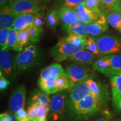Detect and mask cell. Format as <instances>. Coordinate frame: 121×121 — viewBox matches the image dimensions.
<instances>
[{
    "label": "cell",
    "instance_id": "cell-32",
    "mask_svg": "<svg viewBox=\"0 0 121 121\" xmlns=\"http://www.w3.org/2000/svg\"><path fill=\"white\" fill-rule=\"evenodd\" d=\"M18 34H19V31L15 29L14 28H10V31H9V43L7 51L11 49H13L16 42H17Z\"/></svg>",
    "mask_w": 121,
    "mask_h": 121
},
{
    "label": "cell",
    "instance_id": "cell-17",
    "mask_svg": "<svg viewBox=\"0 0 121 121\" xmlns=\"http://www.w3.org/2000/svg\"><path fill=\"white\" fill-rule=\"evenodd\" d=\"M50 99L49 94L42 90H34L30 94L29 99L28 100L29 106L31 104H37L49 107Z\"/></svg>",
    "mask_w": 121,
    "mask_h": 121
},
{
    "label": "cell",
    "instance_id": "cell-1",
    "mask_svg": "<svg viewBox=\"0 0 121 121\" xmlns=\"http://www.w3.org/2000/svg\"><path fill=\"white\" fill-rule=\"evenodd\" d=\"M107 99L98 97L90 93L69 111V115L76 121H84L100 112Z\"/></svg>",
    "mask_w": 121,
    "mask_h": 121
},
{
    "label": "cell",
    "instance_id": "cell-34",
    "mask_svg": "<svg viewBox=\"0 0 121 121\" xmlns=\"http://www.w3.org/2000/svg\"><path fill=\"white\" fill-rule=\"evenodd\" d=\"M101 1L102 7L104 10L102 12L113 10L119 3V0H101Z\"/></svg>",
    "mask_w": 121,
    "mask_h": 121
},
{
    "label": "cell",
    "instance_id": "cell-5",
    "mask_svg": "<svg viewBox=\"0 0 121 121\" xmlns=\"http://www.w3.org/2000/svg\"><path fill=\"white\" fill-rule=\"evenodd\" d=\"M85 48V44L77 45L68 40L66 38L60 39L51 50V54L58 62L69 59L71 57Z\"/></svg>",
    "mask_w": 121,
    "mask_h": 121
},
{
    "label": "cell",
    "instance_id": "cell-42",
    "mask_svg": "<svg viewBox=\"0 0 121 121\" xmlns=\"http://www.w3.org/2000/svg\"><path fill=\"white\" fill-rule=\"evenodd\" d=\"M7 116H8L9 121H17L16 118L15 117L14 115L11 113L7 112Z\"/></svg>",
    "mask_w": 121,
    "mask_h": 121
},
{
    "label": "cell",
    "instance_id": "cell-47",
    "mask_svg": "<svg viewBox=\"0 0 121 121\" xmlns=\"http://www.w3.org/2000/svg\"><path fill=\"white\" fill-rule=\"evenodd\" d=\"M121 121V119H117V120H116V121Z\"/></svg>",
    "mask_w": 121,
    "mask_h": 121
},
{
    "label": "cell",
    "instance_id": "cell-21",
    "mask_svg": "<svg viewBox=\"0 0 121 121\" xmlns=\"http://www.w3.org/2000/svg\"><path fill=\"white\" fill-rule=\"evenodd\" d=\"M63 29L68 34H75L86 39L89 35L85 29V24L81 20H80L75 24H71L66 26H62Z\"/></svg>",
    "mask_w": 121,
    "mask_h": 121
},
{
    "label": "cell",
    "instance_id": "cell-7",
    "mask_svg": "<svg viewBox=\"0 0 121 121\" xmlns=\"http://www.w3.org/2000/svg\"><path fill=\"white\" fill-rule=\"evenodd\" d=\"M10 9L16 16L25 13L36 15L42 13L39 2L33 0H16Z\"/></svg>",
    "mask_w": 121,
    "mask_h": 121
},
{
    "label": "cell",
    "instance_id": "cell-41",
    "mask_svg": "<svg viewBox=\"0 0 121 121\" xmlns=\"http://www.w3.org/2000/svg\"><path fill=\"white\" fill-rule=\"evenodd\" d=\"M110 118H109V116H108V115H105L104 117H100L99 118L96 119V120H95L94 121H110Z\"/></svg>",
    "mask_w": 121,
    "mask_h": 121
},
{
    "label": "cell",
    "instance_id": "cell-24",
    "mask_svg": "<svg viewBox=\"0 0 121 121\" xmlns=\"http://www.w3.org/2000/svg\"><path fill=\"white\" fill-rule=\"evenodd\" d=\"M105 15L108 24L113 28L119 29L121 26V13L115 10L103 12Z\"/></svg>",
    "mask_w": 121,
    "mask_h": 121
},
{
    "label": "cell",
    "instance_id": "cell-22",
    "mask_svg": "<svg viewBox=\"0 0 121 121\" xmlns=\"http://www.w3.org/2000/svg\"><path fill=\"white\" fill-rule=\"evenodd\" d=\"M17 16L12 13L9 8L1 10L0 13V28H11L13 26L15 20Z\"/></svg>",
    "mask_w": 121,
    "mask_h": 121
},
{
    "label": "cell",
    "instance_id": "cell-15",
    "mask_svg": "<svg viewBox=\"0 0 121 121\" xmlns=\"http://www.w3.org/2000/svg\"><path fill=\"white\" fill-rule=\"evenodd\" d=\"M0 69L1 75L6 78H10L13 76V58L12 55L7 51L0 52Z\"/></svg>",
    "mask_w": 121,
    "mask_h": 121
},
{
    "label": "cell",
    "instance_id": "cell-10",
    "mask_svg": "<svg viewBox=\"0 0 121 121\" xmlns=\"http://www.w3.org/2000/svg\"><path fill=\"white\" fill-rule=\"evenodd\" d=\"M26 94V89L24 85L19 86L13 92L9 101V108L12 114H14L24 108Z\"/></svg>",
    "mask_w": 121,
    "mask_h": 121
},
{
    "label": "cell",
    "instance_id": "cell-29",
    "mask_svg": "<svg viewBox=\"0 0 121 121\" xmlns=\"http://www.w3.org/2000/svg\"><path fill=\"white\" fill-rule=\"evenodd\" d=\"M10 28H2L0 30V46L1 51H7Z\"/></svg>",
    "mask_w": 121,
    "mask_h": 121
},
{
    "label": "cell",
    "instance_id": "cell-45",
    "mask_svg": "<svg viewBox=\"0 0 121 121\" xmlns=\"http://www.w3.org/2000/svg\"><path fill=\"white\" fill-rule=\"evenodd\" d=\"M52 1V0H40V2H45V3H47V2H49L50 1Z\"/></svg>",
    "mask_w": 121,
    "mask_h": 121
},
{
    "label": "cell",
    "instance_id": "cell-16",
    "mask_svg": "<svg viewBox=\"0 0 121 121\" xmlns=\"http://www.w3.org/2000/svg\"><path fill=\"white\" fill-rule=\"evenodd\" d=\"M93 67L94 70L110 78L113 76L110 62V55L105 56L95 61L93 65Z\"/></svg>",
    "mask_w": 121,
    "mask_h": 121
},
{
    "label": "cell",
    "instance_id": "cell-13",
    "mask_svg": "<svg viewBox=\"0 0 121 121\" xmlns=\"http://www.w3.org/2000/svg\"><path fill=\"white\" fill-rule=\"evenodd\" d=\"M49 111V107L37 104L29 105L27 109L30 121H48Z\"/></svg>",
    "mask_w": 121,
    "mask_h": 121
},
{
    "label": "cell",
    "instance_id": "cell-30",
    "mask_svg": "<svg viewBox=\"0 0 121 121\" xmlns=\"http://www.w3.org/2000/svg\"><path fill=\"white\" fill-rule=\"evenodd\" d=\"M85 48L87 51L94 54L95 56H98L99 54L96 40L93 37H88L86 39V44Z\"/></svg>",
    "mask_w": 121,
    "mask_h": 121
},
{
    "label": "cell",
    "instance_id": "cell-37",
    "mask_svg": "<svg viewBox=\"0 0 121 121\" xmlns=\"http://www.w3.org/2000/svg\"><path fill=\"white\" fill-rule=\"evenodd\" d=\"M84 1L85 0H60V2L63 6L71 7L73 9Z\"/></svg>",
    "mask_w": 121,
    "mask_h": 121
},
{
    "label": "cell",
    "instance_id": "cell-14",
    "mask_svg": "<svg viewBox=\"0 0 121 121\" xmlns=\"http://www.w3.org/2000/svg\"><path fill=\"white\" fill-rule=\"evenodd\" d=\"M108 22L104 13L97 22L91 24H85V29L87 34L98 36L105 32L108 29Z\"/></svg>",
    "mask_w": 121,
    "mask_h": 121
},
{
    "label": "cell",
    "instance_id": "cell-43",
    "mask_svg": "<svg viewBox=\"0 0 121 121\" xmlns=\"http://www.w3.org/2000/svg\"><path fill=\"white\" fill-rule=\"evenodd\" d=\"M115 10V11L118 12V13H121V4H120L119 3V4H118L116 7H115V8L114 9V10Z\"/></svg>",
    "mask_w": 121,
    "mask_h": 121
},
{
    "label": "cell",
    "instance_id": "cell-23",
    "mask_svg": "<svg viewBox=\"0 0 121 121\" xmlns=\"http://www.w3.org/2000/svg\"><path fill=\"white\" fill-rule=\"evenodd\" d=\"M86 83L90 88L91 93L95 96L105 99L108 98V93L107 90L99 82L90 78L86 80Z\"/></svg>",
    "mask_w": 121,
    "mask_h": 121
},
{
    "label": "cell",
    "instance_id": "cell-33",
    "mask_svg": "<svg viewBox=\"0 0 121 121\" xmlns=\"http://www.w3.org/2000/svg\"><path fill=\"white\" fill-rule=\"evenodd\" d=\"M84 2L86 7L91 11L101 10L100 8V7L102 6L101 0H85Z\"/></svg>",
    "mask_w": 121,
    "mask_h": 121
},
{
    "label": "cell",
    "instance_id": "cell-2",
    "mask_svg": "<svg viewBox=\"0 0 121 121\" xmlns=\"http://www.w3.org/2000/svg\"><path fill=\"white\" fill-rule=\"evenodd\" d=\"M42 55L37 46L30 44L15 57L13 70L23 72L38 65L41 61Z\"/></svg>",
    "mask_w": 121,
    "mask_h": 121
},
{
    "label": "cell",
    "instance_id": "cell-6",
    "mask_svg": "<svg viewBox=\"0 0 121 121\" xmlns=\"http://www.w3.org/2000/svg\"><path fill=\"white\" fill-rule=\"evenodd\" d=\"M100 55L121 53V39L112 35H103L95 39Z\"/></svg>",
    "mask_w": 121,
    "mask_h": 121
},
{
    "label": "cell",
    "instance_id": "cell-28",
    "mask_svg": "<svg viewBox=\"0 0 121 121\" xmlns=\"http://www.w3.org/2000/svg\"><path fill=\"white\" fill-rule=\"evenodd\" d=\"M110 62L112 68L113 76L121 73V55L111 54Z\"/></svg>",
    "mask_w": 121,
    "mask_h": 121
},
{
    "label": "cell",
    "instance_id": "cell-35",
    "mask_svg": "<svg viewBox=\"0 0 121 121\" xmlns=\"http://www.w3.org/2000/svg\"><path fill=\"white\" fill-rule=\"evenodd\" d=\"M45 19L42 13H40L34 15V20L33 22V25L37 28L43 29V26L45 23Z\"/></svg>",
    "mask_w": 121,
    "mask_h": 121
},
{
    "label": "cell",
    "instance_id": "cell-46",
    "mask_svg": "<svg viewBox=\"0 0 121 121\" xmlns=\"http://www.w3.org/2000/svg\"><path fill=\"white\" fill-rule=\"evenodd\" d=\"M33 1H37V2H40V0H33Z\"/></svg>",
    "mask_w": 121,
    "mask_h": 121
},
{
    "label": "cell",
    "instance_id": "cell-48",
    "mask_svg": "<svg viewBox=\"0 0 121 121\" xmlns=\"http://www.w3.org/2000/svg\"><path fill=\"white\" fill-rule=\"evenodd\" d=\"M119 31H121V28H120V29H119Z\"/></svg>",
    "mask_w": 121,
    "mask_h": 121
},
{
    "label": "cell",
    "instance_id": "cell-8",
    "mask_svg": "<svg viewBox=\"0 0 121 121\" xmlns=\"http://www.w3.org/2000/svg\"><path fill=\"white\" fill-rule=\"evenodd\" d=\"M66 73L69 77L72 86L78 83L86 81L90 78V71L81 65L71 64L66 68Z\"/></svg>",
    "mask_w": 121,
    "mask_h": 121
},
{
    "label": "cell",
    "instance_id": "cell-9",
    "mask_svg": "<svg viewBox=\"0 0 121 121\" xmlns=\"http://www.w3.org/2000/svg\"><path fill=\"white\" fill-rule=\"evenodd\" d=\"M91 93L86 81L74 85L69 90V111L78 102Z\"/></svg>",
    "mask_w": 121,
    "mask_h": 121
},
{
    "label": "cell",
    "instance_id": "cell-3",
    "mask_svg": "<svg viewBox=\"0 0 121 121\" xmlns=\"http://www.w3.org/2000/svg\"><path fill=\"white\" fill-rule=\"evenodd\" d=\"M65 75H67L66 71L60 63H53L44 68L38 80L40 90L49 95L58 93L56 87V80L60 76Z\"/></svg>",
    "mask_w": 121,
    "mask_h": 121
},
{
    "label": "cell",
    "instance_id": "cell-27",
    "mask_svg": "<svg viewBox=\"0 0 121 121\" xmlns=\"http://www.w3.org/2000/svg\"><path fill=\"white\" fill-rule=\"evenodd\" d=\"M45 21L48 26L52 29H55L60 22V20L57 16L56 10H51L48 11L45 17Z\"/></svg>",
    "mask_w": 121,
    "mask_h": 121
},
{
    "label": "cell",
    "instance_id": "cell-49",
    "mask_svg": "<svg viewBox=\"0 0 121 121\" xmlns=\"http://www.w3.org/2000/svg\"><path fill=\"white\" fill-rule=\"evenodd\" d=\"M119 4H121V0H119Z\"/></svg>",
    "mask_w": 121,
    "mask_h": 121
},
{
    "label": "cell",
    "instance_id": "cell-20",
    "mask_svg": "<svg viewBox=\"0 0 121 121\" xmlns=\"http://www.w3.org/2000/svg\"><path fill=\"white\" fill-rule=\"evenodd\" d=\"M69 60L79 65H91L95 60V56L89 51L81 50L71 57Z\"/></svg>",
    "mask_w": 121,
    "mask_h": 121
},
{
    "label": "cell",
    "instance_id": "cell-25",
    "mask_svg": "<svg viewBox=\"0 0 121 121\" xmlns=\"http://www.w3.org/2000/svg\"><path fill=\"white\" fill-rule=\"evenodd\" d=\"M29 29V28L19 31L17 40L13 50L17 52H22L23 50L24 47L29 43V42L30 41Z\"/></svg>",
    "mask_w": 121,
    "mask_h": 121
},
{
    "label": "cell",
    "instance_id": "cell-39",
    "mask_svg": "<svg viewBox=\"0 0 121 121\" xmlns=\"http://www.w3.org/2000/svg\"><path fill=\"white\" fill-rule=\"evenodd\" d=\"M16 0H0L1 10L6 8H10Z\"/></svg>",
    "mask_w": 121,
    "mask_h": 121
},
{
    "label": "cell",
    "instance_id": "cell-18",
    "mask_svg": "<svg viewBox=\"0 0 121 121\" xmlns=\"http://www.w3.org/2000/svg\"><path fill=\"white\" fill-rule=\"evenodd\" d=\"M34 15L25 13L17 16L15 19L13 28L17 31H22L25 29L30 28L33 25Z\"/></svg>",
    "mask_w": 121,
    "mask_h": 121
},
{
    "label": "cell",
    "instance_id": "cell-38",
    "mask_svg": "<svg viewBox=\"0 0 121 121\" xmlns=\"http://www.w3.org/2000/svg\"><path fill=\"white\" fill-rule=\"evenodd\" d=\"M9 84H10V82L5 78V77L0 74V90L1 91L7 89Z\"/></svg>",
    "mask_w": 121,
    "mask_h": 121
},
{
    "label": "cell",
    "instance_id": "cell-44",
    "mask_svg": "<svg viewBox=\"0 0 121 121\" xmlns=\"http://www.w3.org/2000/svg\"><path fill=\"white\" fill-rule=\"evenodd\" d=\"M116 108L118 110V111L121 112V101L118 104V105H117V107H116Z\"/></svg>",
    "mask_w": 121,
    "mask_h": 121
},
{
    "label": "cell",
    "instance_id": "cell-26",
    "mask_svg": "<svg viewBox=\"0 0 121 121\" xmlns=\"http://www.w3.org/2000/svg\"><path fill=\"white\" fill-rule=\"evenodd\" d=\"M56 87L57 92H62L65 90H69L72 87L71 82L67 75L60 76L56 80Z\"/></svg>",
    "mask_w": 121,
    "mask_h": 121
},
{
    "label": "cell",
    "instance_id": "cell-4",
    "mask_svg": "<svg viewBox=\"0 0 121 121\" xmlns=\"http://www.w3.org/2000/svg\"><path fill=\"white\" fill-rule=\"evenodd\" d=\"M69 96L65 92L53 94L51 99L48 118L51 121H63L69 113Z\"/></svg>",
    "mask_w": 121,
    "mask_h": 121
},
{
    "label": "cell",
    "instance_id": "cell-36",
    "mask_svg": "<svg viewBox=\"0 0 121 121\" xmlns=\"http://www.w3.org/2000/svg\"><path fill=\"white\" fill-rule=\"evenodd\" d=\"M13 115L17 121H30L27 111L24 108L19 110Z\"/></svg>",
    "mask_w": 121,
    "mask_h": 121
},
{
    "label": "cell",
    "instance_id": "cell-12",
    "mask_svg": "<svg viewBox=\"0 0 121 121\" xmlns=\"http://www.w3.org/2000/svg\"><path fill=\"white\" fill-rule=\"evenodd\" d=\"M56 10L60 22L62 24V26L75 24L80 20L75 9L62 6Z\"/></svg>",
    "mask_w": 121,
    "mask_h": 121
},
{
    "label": "cell",
    "instance_id": "cell-11",
    "mask_svg": "<svg viewBox=\"0 0 121 121\" xmlns=\"http://www.w3.org/2000/svg\"><path fill=\"white\" fill-rule=\"evenodd\" d=\"M75 9L78 13L80 20L85 24H91L97 22L103 13L101 10L91 11L89 10L85 6L84 2L77 6Z\"/></svg>",
    "mask_w": 121,
    "mask_h": 121
},
{
    "label": "cell",
    "instance_id": "cell-31",
    "mask_svg": "<svg viewBox=\"0 0 121 121\" xmlns=\"http://www.w3.org/2000/svg\"><path fill=\"white\" fill-rule=\"evenodd\" d=\"M42 32H43V29L37 28L33 25L30 26L29 29L30 42L33 43L38 42L41 37Z\"/></svg>",
    "mask_w": 121,
    "mask_h": 121
},
{
    "label": "cell",
    "instance_id": "cell-40",
    "mask_svg": "<svg viewBox=\"0 0 121 121\" xmlns=\"http://www.w3.org/2000/svg\"><path fill=\"white\" fill-rule=\"evenodd\" d=\"M0 121H10L7 116V112L0 114Z\"/></svg>",
    "mask_w": 121,
    "mask_h": 121
},
{
    "label": "cell",
    "instance_id": "cell-19",
    "mask_svg": "<svg viewBox=\"0 0 121 121\" xmlns=\"http://www.w3.org/2000/svg\"><path fill=\"white\" fill-rule=\"evenodd\" d=\"M110 78L113 104L116 108L121 101V73L115 75Z\"/></svg>",
    "mask_w": 121,
    "mask_h": 121
}]
</instances>
